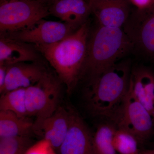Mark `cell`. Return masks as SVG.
<instances>
[{
	"mask_svg": "<svg viewBox=\"0 0 154 154\" xmlns=\"http://www.w3.org/2000/svg\"><path fill=\"white\" fill-rule=\"evenodd\" d=\"M90 32L88 21L60 41L34 45L54 69L69 94L81 80Z\"/></svg>",
	"mask_w": 154,
	"mask_h": 154,
	"instance_id": "cell-1",
	"label": "cell"
},
{
	"mask_svg": "<svg viewBox=\"0 0 154 154\" xmlns=\"http://www.w3.org/2000/svg\"><path fill=\"white\" fill-rule=\"evenodd\" d=\"M132 50V43L122 28L99 25L90 32L81 79L90 85Z\"/></svg>",
	"mask_w": 154,
	"mask_h": 154,
	"instance_id": "cell-2",
	"label": "cell"
},
{
	"mask_svg": "<svg viewBox=\"0 0 154 154\" xmlns=\"http://www.w3.org/2000/svg\"><path fill=\"white\" fill-rule=\"evenodd\" d=\"M131 70L129 61L117 63L87 85L85 99L92 114L111 119L128 92Z\"/></svg>",
	"mask_w": 154,
	"mask_h": 154,
	"instance_id": "cell-3",
	"label": "cell"
},
{
	"mask_svg": "<svg viewBox=\"0 0 154 154\" xmlns=\"http://www.w3.org/2000/svg\"><path fill=\"white\" fill-rule=\"evenodd\" d=\"M61 82L57 75L48 71L33 85L26 88V108L28 117H34L33 132L40 134L45 121L59 107Z\"/></svg>",
	"mask_w": 154,
	"mask_h": 154,
	"instance_id": "cell-4",
	"label": "cell"
},
{
	"mask_svg": "<svg viewBox=\"0 0 154 154\" xmlns=\"http://www.w3.org/2000/svg\"><path fill=\"white\" fill-rule=\"evenodd\" d=\"M110 120L117 128L129 132L140 143L154 134L153 118L136 98L130 85L124 101Z\"/></svg>",
	"mask_w": 154,
	"mask_h": 154,
	"instance_id": "cell-5",
	"label": "cell"
},
{
	"mask_svg": "<svg viewBox=\"0 0 154 154\" xmlns=\"http://www.w3.org/2000/svg\"><path fill=\"white\" fill-rule=\"evenodd\" d=\"M50 15L42 0L0 1V35L12 33Z\"/></svg>",
	"mask_w": 154,
	"mask_h": 154,
	"instance_id": "cell-6",
	"label": "cell"
},
{
	"mask_svg": "<svg viewBox=\"0 0 154 154\" xmlns=\"http://www.w3.org/2000/svg\"><path fill=\"white\" fill-rule=\"evenodd\" d=\"M122 29L133 45L132 51L146 60L154 61V4L130 14Z\"/></svg>",
	"mask_w": 154,
	"mask_h": 154,
	"instance_id": "cell-7",
	"label": "cell"
},
{
	"mask_svg": "<svg viewBox=\"0 0 154 154\" xmlns=\"http://www.w3.org/2000/svg\"><path fill=\"white\" fill-rule=\"evenodd\" d=\"M78 29L66 22L47 21L42 19L21 30L0 36L33 45H48L61 41Z\"/></svg>",
	"mask_w": 154,
	"mask_h": 154,
	"instance_id": "cell-8",
	"label": "cell"
},
{
	"mask_svg": "<svg viewBox=\"0 0 154 154\" xmlns=\"http://www.w3.org/2000/svg\"><path fill=\"white\" fill-rule=\"evenodd\" d=\"M70 124L66 137L57 154H94L93 134L78 112L69 108Z\"/></svg>",
	"mask_w": 154,
	"mask_h": 154,
	"instance_id": "cell-9",
	"label": "cell"
},
{
	"mask_svg": "<svg viewBox=\"0 0 154 154\" xmlns=\"http://www.w3.org/2000/svg\"><path fill=\"white\" fill-rule=\"evenodd\" d=\"M99 25L122 28L130 15L128 0H88Z\"/></svg>",
	"mask_w": 154,
	"mask_h": 154,
	"instance_id": "cell-10",
	"label": "cell"
},
{
	"mask_svg": "<svg viewBox=\"0 0 154 154\" xmlns=\"http://www.w3.org/2000/svg\"><path fill=\"white\" fill-rule=\"evenodd\" d=\"M47 71L41 61L9 66L5 84L1 94L19 88H29L38 82Z\"/></svg>",
	"mask_w": 154,
	"mask_h": 154,
	"instance_id": "cell-11",
	"label": "cell"
},
{
	"mask_svg": "<svg viewBox=\"0 0 154 154\" xmlns=\"http://www.w3.org/2000/svg\"><path fill=\"white\" fill-rule=\"evenodd\" d=\"M0 37V64L9 66L20 63L41 61V54L33 45Z\"/></svg>",
	"mask_w": 154,
	"mask_h": 154,
	"instance_id": "cell-12",
	"label": "cell"
},
{
	"mask_svg": "<svg viewBox=\"0 0 154 154\" xmlns=\"http://www.w3.org/2000/svg\"><path fill=\"white\" fill-rule=\"evenodd\" d=\"M50 15L76 28L88 22L91 12L89 2L85 0H60L49 6Z\"/></svg>",
	"mask_w": 154,
	"mask_h": 154,
	"instance_id": "cell-13",
	"label": "cell"
},
{
	"mask_svg": "<svg viewBox=\"0 0 154 154\" xmlns=\"http://www.w3.org/2000/svg\"><path fill=\"white\" fill-rule=\"evenodd\" d=\"M129 85L134 95L154 115V72L149 68L139 66L132 69Z\"/></svg>",
	"mask_w": 154,
	"mask_h": 154,
	"instance_id": "cell-14",
	"label": "cell"
},
{
	"mask_svg": "<svg viewBox=\"0 0 154 154\" xmlns=\"http://www.w3.org/2000/svg\"><path fill=\"white\" fill-rule=\"evenodd\" d=\"M70 124L69 108L59 106L52 115L42 124L40 134L48 141L56 150L66 137Z\"/></svg>",
	"mask_w": 154,
	"mask_h": 154,
	"instance_id": "cell-15",
	"label": "cell"
},
{
	"mask_svg": "<svg viewBox=\"0 0 154 154\" xmlns=\"http://www.w3.org/2000/svg\"><path fill=\"white\" fill-rule=\"evenodd\" d=\"M33 123L28 117H21L10 111H0V138L30 137Z\"/></svg>",
	"mask_w": 154,
	"mask_h": 154,
	"instance_id": "cell-16",
	"label": "cell"
},
{
	"mask_svg": "<svg viewBox=\"0 0 154 154\" xmlns=\"http://www.w3.org/2000/svg\"><path fill=\"white\" fill-rule=\"evenodd\" d=\"M117 127L113 122L99 125L93 134L94 154H116L113 147V136Z\"/></svg>",
	"mask_w": 154,
	"mask_h": 154,
	"instance_id": "cell-17",
	"label": "cell"
},
{
	"mask_svg": "<svg viewBox=\"0 0 154 154\" xmlns=\"http://www.w3.org/2000/svg\"><path fill=\"white\" fill-rule=\"evenodd\" d=\"M26 88H19L1 95L0 111H10L21 117H27Z\"/></svg>",
	"mask_w": 154,
	"mask_h": 154,
	"instance_id": "cell-18",
	"label": "cell"
},
{
	"mask_svg": "<svg viewBox=\"0 0 154 154\" xmlns=\"http://www.w3.org/2000/svg\"><path fill=\"white\" fill-rule=\"evenodd\" d=\"M138 143L133 135L123 130L117 128L113 136V147L119 154H139Z\"/></svg>",
	"mask_w": 154,
	"mask_h": 154,
	"instance_id": "cell-19",
	"label": "cell"
},
{
	"mask_svg": "<svg viewBox=\"0 0 154 154\" xmlns=\"http://www.w3.org/2000/svg\"><path fill=\"white\" fill-rule=\"evenodd\" d=\"M32 143L29 136L0 138V154H25Z\"/></svg>",
	"mask_w": 154,
	"mask_h": 154,
	"instance_id": "cell-20",
	"label": "cell"
},
{
	"mask_svg": "<svg viewBox=\"0 0 154 154\" xmlns=\"http://www.w3.org/2000/svg\"><path fill=\"white\" fill-rule=\"evenodd\" d=\"M56 151L51 144L43 138L30 146L25 154H57Z\"/></svg>",
	"mask_w": 154,
	"mask_h": 154,
	"instance_id": "cell-21",
	"label": "cell"
},
{
	"mask_svg": "<svg viewBox=\"0 0 154 154\" xmlns=\"http://www.w3.org/2000/svg\"><path fill=\"white\" fill-rule=\"evenodd\" d=\"M139 10L149 8L154 4V0H130Z\"/></svg>",
	"mask_w": 154,
	"mask_h": 154,
	"instance_id": "cell-22",
	"label": "cell"
},
{
	"mask_svg": "<svg viewBox=\"0 0 154 154\" xmlns=\"http://www.w3.org/2000/svg\"><path fill=\"white\" fill-rule=\"evenodd\" d=\"M8 66L0 64V94L4 90L8 73Z\"/></svg>",
	"mask_w": 154,
	"mask_h": 154,
	"instance_id": "cell-23",
	"label": "cell"
},
{
	"mask_svg": "<svg viewBox=\"0 0 154 154\" xmlns=\"http://www.w3.org/2000/svg\"><path fill=\"white\" fill-rule=\"evenodd\" d=\"M139 154H154V148L152 149L143 150L140 152Z\"/></svg>",
	"mask_w": 154,
	"mask_h": 154,
	"instance_id": "cell-24",
	"label": "cell"
},
{
	"mask_svg": "<svg viewBox=\"0 0 154 154\" xmlns=\"http://www.w3.org/2000/svg\"><path fill=\"white\" fill-rule=\"evenodd\" d=\"M43 2L46 4L48 5L49 6L53 3L57 2V1H60V0H42Z\"/></svg>",
	"mask_w": 154,
	"mask_h": 154,
	"instance_id": "cell-25",
	"label": "cell"
},
{
	"mask_svg": "<svg viewBox=\"0 0 154 154\" xmlns=\"http://www.w3.org/2000/svg\"><path fill=\"white\" fill-rule=\"evenodd\" d=\"M0 1H4V0H0ZM7 1H8V0H7Z\"/></svg>",
	"mask_w": 154,
	"mask_h": 154,
	"instance_id": "cell-26",
	"label": "cell"
},
{
	"mask_svg": "<svg viewBox=\"0 0 154 154\" xmlns=\"http://www.w3.org/2000/svg\"><path fill=\"white\" fill-rule=\"evenodd\" d=\"M153 119H154V116H153Z\"/></svg>",
	"mask_w": 154,
	"mask_h": 154,
	"instance_id": "cell-27",
	"label": "cell"
},
{
	"mask_svg": "<svg viewBox=\"0 0 154 154\" xmlns=\"http://www.w3.org/2000/svg\"><path fill=\"white\" fill-rule=\"evenodd\" d=\"M153 146H154V143L153 144Z\"/></svg>",
	"mask_w": 154,
	"mask_h": 154,
	"instance_id": "cell-28",
	"label": "cell"
}]
</instances>
